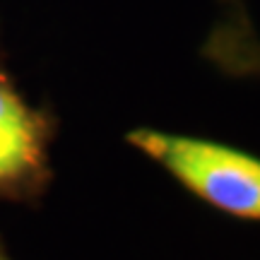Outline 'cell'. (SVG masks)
<instances>
[{
    "instance_id": "obj_1",
    "label": "cell",
    "mask_w": 260,
    "mask_h": 260,
    "mask_svg": "<svg viewBox=\"0 0 260 260\" xmlns=\"http://www.w3.org/2000/svg\"><path fill=\"white\" fill-rule=\"evenodd\" d=\"M125 142L205 205L260 222V157L226 142L154 128L128 130Z\"/></svg>"
},
{
    "instance_id": "obj_2",
    "label": "cell",
    "mask_w": 260,
    "mask_h": 260,
    "mask_svg": "<svg viewBox=\"0 0 260 260\" xmlns=\"http://www.w3.org/2000/svg\"><path fill=\"white\" fill-rule=\"evenodd\" d=\"M60 118L51 104H31L0 51V203L37 207L53 186L51 149Z\"/></svg>"
},
{
    "instance_id": "obj_3",
    "label": "cell",
    "mask_w": 260,
    "mask_h": 260,
    "mask_svg": "<svg viewBox=\"0 0 260 260\" xmlns=\"http://www.w3.org/2000/svg\"><path fill=\"white\" fill-rule=\"evenodd\" d=\"M0 260H15L12 255H10L8 246H5V241H3V236H0Z\"/></svg>"
}]
</instances>
